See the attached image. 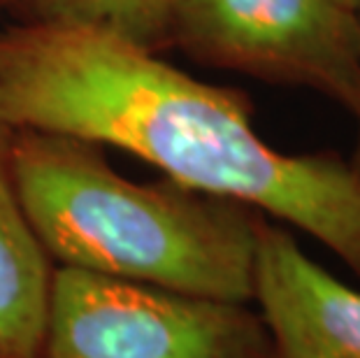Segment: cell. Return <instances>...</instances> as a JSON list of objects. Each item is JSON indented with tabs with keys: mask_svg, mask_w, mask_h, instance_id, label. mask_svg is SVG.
<instances>
[{
	"mask_svg": "<svg viewBox=\"0 0 360 358\" xmlns=\"http://www.w3.org/2000/svg\"><path fill=\"white\" fill-rule=\"evenodd\" d=\"M0 124L128 151L193 191L300 228L360 279V174L335 154H283L237 89L82 26L0 28Z\"/></svg>",
	"mask_w": 360,
	"mask_h": 358,
	"instance_id": "6da1fadb",
	"label": "cell"
},
{
	"mask_svg": "<svg viewBox=\"0 0 360 358\" xmlns=\"http://www.w3.org/2000/svg\"><path fill=\"white\" fill-rule=\"evenodd\" d=\"M103 144L14 128L19 200L51 263L198 298L251 302L258 226L247 205L119 174Z\"/></svg>",
	"mask_w": 360,
	"mask_h": 358,
	"instance_id": "7a4b0ae2",
	"label": "cell"
},
{
	"mask_svg": "<svg viewBox=\"0 0 360 358\" xmlns=\"http://www.w3.org/2000/svg\"><path fill=\"white\" fill-rule=\"evenodd\" d=\"M35 358H270L249 302L56 268Z\"/></svg>",
	"mask_w": 360,
	"mask_h": 358,
	"instance_id": "3957f363",
	"label": "cell"
},
{
	"mask_svg": "<svg viewBox=\"0 0 360 358\" xmlns=\"http://www.w3.org/2000/svg\"><path fill=\"white\" fill-rule=\"evenodd\" d=\"M167 47L200 65L360 105V19L335 0H170Z\"/></svg>",
	"mask_w": 360,
	"mask_h": 358,
	"instance_id": "277c9868",
	"label": "cell"
},
{
	"mask_svg": "<svg viewBox=\"0 0 360 358\" xmlns=\"http://www.w3.org/2000/svg\"><path fill=\"white\" fill-rule=\"evenodd\" d=\"M254 300L270 335V358H360V293L267 217L258 226Z\"/></svg>",
	"mask_w": 360,
	"mask_h": 358,
	"instance_id": "5b68a950",
	"label": "cell"
},
{
	"mask_svg": "<svg viewBox=\"0 0 360 358\" xmlns=\"http://www.w3.org/2000/svg\"><path fill=\"white\" fill-rule=\"evenodd\" d=\"M12 140L14 128L0 124V358H35L56 265L19 200Z\"/></svg>",
	"mask_w": 360,
	"mask_h": 358,
	"instance_id": "8992f818",
	"label": "cell"
},
{
	"mask_svg": "<svg viewBox=\"0 0 360 358\" xmlns=\"http://www.w3.org/2000/svg\"><path fill=\"white\" fill-rule=\"evenodd\" d=\"M3 12L12 24L96 28L154 54L167 49L170 0H3Z\"/></svg>",
	"mask_w": 360,
	"mask_h": 358,
	"instance_id": "52a82bcc",
	"label": "cell"
},
{
	"mask_svg": "<svg viewBox=\"0 0 360 358\" xmlns=\"http://www.w3.org/2000/svg\"><path fill=\"white\" fill-rule=\"evenodd\" d=\"M354 117L358 121V140H356V154H354V161H351V167L360 174V105H358V110L354 112Z\"/></svg>",
	"mask_w": 360,
	"mask_h": 358,
	"instance_id": "ba28073f",
	"label": "cell"
},
{
	"mask_svg": "<svg viewBox=\"0 0 360 358\" xmlns=\"http://www.w3.org/2000/svg\"><path fill=\"white\" fill-rule=\"evenodd\" d=\"M335 3L340 5V7H344L347 12H351L354 17L360 19V0H335Z\"/></svg>",
	"mask_w": 360,
	"mask_h": 358,
	"instance_id": "9c48e42d",
	"label": "cell"
},
{
	"mask_svg": "<svg viewBox=\"0 0 360 358\" xmlns=\"http://www.w3.org/2000/svg\"><path fill=\"white\" fill-rule=\"evenodd\" d=\"M0 12H3V0H0Z\"/></svg>",
	"mask_w": 360,
	"mask_h": 358,
	"instance_id": "30bf717a",
	"label": "cell"
}]
</instances>
